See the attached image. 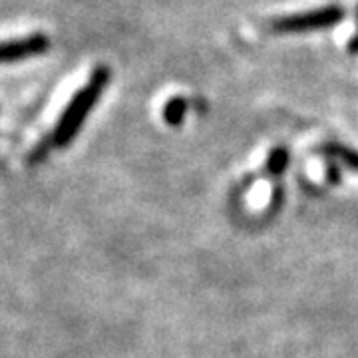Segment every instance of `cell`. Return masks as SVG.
Segmentation results:
<instances>
[{
    "instance_id": "6da1fadb",
    "label": "cell",
    "mask_w": 358,
    "mask_h": 358,
    "mask_svg": "<svg viewBox=\"0 0 358 358\" xmlns=\"http://www.w3.org/2000/svg\"><path fill=\"white\" fill-rule=\"evenodd\" d=\"M108 82H110V70L106 66H98L92 72L88 84L84 88L78 90L76 96L66 106L64 114L60 115L56 129L52 134V143L56 148H66L70 141L76 138L78 131L84 126L86 117L92 112V108L100 100Z\"/></svg>"
},
{
    "instance_id": "7a4b0ae2",
    "label": "cell",
    "mask_w": 358,
    "mask_h": 358,
    "mask_svg": "<svg viewBox=\"0 0 358 358\" xmlns=\"http://www.w3.org/2000/svg\"><path fill=\"white\" fill-rule=\"evenodd\" d=\"M345 16V10L336 4L331 6H322L317 10H308V13L293 14V16H285L273 22V30L281 32V34H294V32H308V30H320V28H331L338 24Z\"/></svg>"
},
{
    "instance_id": "3957f363",
    "label": "cell",
    "mask_w": 358,
    "mask_h": 358,
    "mask_svg": "<svg viewBox=\"0 0 358 358\" xmlns=\"http://www.w3.org/2000/svg\"><path fill=\"white\" fill-rule=\"evenodd\" d=\"M48 48H50V40L42 32L30 34L24 38L4 40V42H0V64L32 58V56L48 52Z\"/></svg>"
},
{
    "instance_id": "277c9868",
    "label": "cell",
    "mask_w": 358,
    "mask_h": 358,
    "mask_svg": "<svg viewBox=\"0 0 358 358\" xmlns=\"http://www.w3.org/2000/svg\"><path fill=\"white\" fill-rule=\"evenodd\" d=\"M185 115H187V102L183 98H179V96L178 98H171L164 106V120L169 126H173V128H178V126L183 124Z\"/></svg>"
},
{
    "instance_id": "5b68a950",
    "label": "cell",
    "mask_w": 358,
    "mask_h": 358,
    "mask_svg": "<svg viewBox=\"0 0 358 358\" xmlns=\"http://www.w3.org/2000/svg\"><path fill=\"white\" fill-rule=\"evenodd\" d=\"M289 166V152L285 148H275L268 155L267 169L273 176H281L282 171Z\"/></svg>"
},
{
    "instance_id": "8992f818",
    "label": "cell",
    "mask_w": 358,
    "mask_h": 358,
    "mask_svg": "<svg viewBox=\"0 0 358 358\" xmlns=\"http://www.w3.org/2000/svg\"><path fill=\"white\" fill-rule=\"evenodd\" d=\"M324 152L329 155H333V157H336V159H341L343 164H346L348 167H352V169H357L358 171L357 152H352V150H348V148H343V145H329V148H324Z\"/></svg>"
},
{
    "instance_id": "52a82bcc",
    "label": "cell",
    "mask_w": 358,
    "mask_h": 358,
    "mask_svg": "<svg viewBox=\"0 0 358 358\" xmlns=\"http://www.w3.org/2000/svg\"><path fill=\"white\" fill-rule=\"evenodd\" d=\"M50 145H54V143H52V140L44 141V143H38V145H36V150L30 154V164H36V162H40V159L46 155V152H48V148H50Z\"/></svg>"
},
{
    "instance_id": "ba28073f",
    "label": "cell",
    "mask_w": 358,
    "mask_h": 358,
    "mask_svg": "<svg viewBox=\"0 0 358 358\" xmlns=\"http://www.w3.org/2000/svg\"><path fill=\"white\" fill-rule=\"evenodd\" d=\"M329 179H331L333 183L338 181V171H336V167L334 166H329Z\"/></svg>"
},
{
    "instance_id": "9c48e42d",
    "label": "cell",
    "mask_w": 358,
    "mask_h": 358,
    "mask_svg": "<svg viewBox=\"0 0 358 358\" xmlns=\"http://www.w3.org/2000/svg\"><path fill=\"white\" fill-rule=\"evenodd\" d=\"M348 50L352 52V54H358V34L355 38L350 40V44H348Z\"/></svg>"
}]
</instances>
